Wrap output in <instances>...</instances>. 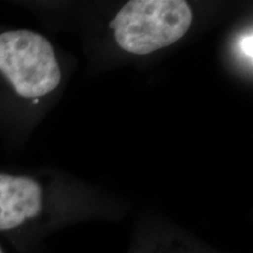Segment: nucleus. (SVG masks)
Masks as SVG:
<instances>
[{"label": "nucleus", "instance_id": "obj_1", "mask_svg": "<svg viewBox=\"0 0 253 253\" xmlns=\"http://www.w3.org/2000/svg\"><path fill=\"white\" fill-rule=\"evenodd\" d=\"M192 11L183 0H132L110 23L116 43L126 53L147 55L185 36Z\"/></svg>", "mask_w": 253, "mask_h": 253}, {"label": "nucleus", "instance_id": "obj_2", "mask_svg": "<svg viewBox=\"0 0 253 253\" xmlns=\"http://www.w3.org/2000/svg\"><path fill=\"white\" fill-rule=\"evenodd\" d=\"M0 72L26 99L52 93L61 81L53 46L41 34L26 30L0 34Z\"/></svg>", "mask_w": 253, "mask_h": 253}, {"label": "nucleus", "instance_id": "obj_3", "mask_svg": "<svg viewBox=\"0 0 253 253\" xmlns=\"http://www.w3.org/2000/svg\"><path fill=\"white\" fill-rule=\"evenodd\" d=\"M42 205V191L34 179L0 173V231L20 226L36 217Z\"/></svg>", "mask_w": 253, "mask_h": 253}, {"label": "nucleus", "instance_id": "obj_4", "mask_svg": "<svg viewBox=\"0 0 253 253\" xmlns=\"http://www.w3.org/2000/svg\"><path fill=\"white\" fill-rule=\"evenodd\" d=\"M239 49L246 60L252 61V33L245 34L239 40Z\"/></svg>", "mask_w": 253, "mask_h": 253}, {"label": "nucleus", "instance_id": "obj_5", "mask_svg": "<svg viewBox=\"0 0 253 253\" xmlns=\"http://www.w3.org/2000/svg\"><path fill=\"white\" fill-rule=\"evenodd\" d=\"M0 253H2V252H1V250H0Z\"/></svg>", "mask_w": 253, "mask_h": 253}]
</instances>
